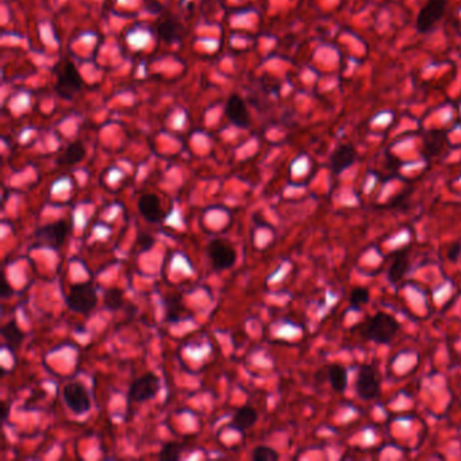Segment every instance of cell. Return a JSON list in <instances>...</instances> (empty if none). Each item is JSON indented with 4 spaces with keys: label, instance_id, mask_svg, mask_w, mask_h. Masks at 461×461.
Listing matches in <instances>:
<instances>
[{
    "label": "cell",
    "instance_id": "cell-1",
    "mask_svg": "<svg viewBox=\"0 0 461 461\" xmlns=\"http://www.w3.org/2000/svg\"><path fill=\"white\" fill-rule=\"evenodd\" d=\"M399 322L386 313H378L362 326V336L366 341L387 343L399 332Z\"/></svg>",
    "mask_w": 461,
    "mask_h": 461
},
{
    "label": "cell",
    "instance_id": "cell-2",
    "mask_svg": "<svg viewBox=\"0 0 461 461\" xmlns=\"http://www.w3.org/2000/svg\"><path fill=\"white\" fill-rule=\"evenodd\" d=\"M65 302L74 313L88 316L97 307V289L90 282L76 283L71 287Z\"/></svg>",
    "mask_w": 461,
    "mask_h": 461
},
{
    "label": "cell",
    "instance_id": "cell-3",
    "mask_svg": "<svg viewBox=\"0 0 461 461\" xmlns=\"http://www.w3.org/2000/svg\"><path fill=\"white\" fill-rule=\"evenodd\" d=\"M83 80L81 74L76 65L71 61H64L58 65L57 70V81H56V92L63 99H72L81 88Z\"/></svg>",
    "mask_w": 461,
    "mask_h": 461
},
{
    "label": "cell",
    "instance_id": "cell-4",
    "mask_svg": "<svg viewBox=\"0 0 461 461\" xmlns=\"http://www.w3.org/2000/svg\"><path fill=\"white\" fill-rule=\"evenodd\" d=\"M71 230V225L65 219H60L57 222L44 225L34 232L35 243H41L44 246H49L53 249L61 248Z\"/></svg>",
    "mask_w": 461,
    "mask_h": 461
},
{
    "label": "cell",
    "instance_id": "cell-5",
    "mask_svg": "<svg viewBox=\"0 0 461 461\" xmlns=\"http://www.w3.org/2000/svg\"><path fill=\"white\" fill-rule=\"evenodd\" d=\"M355 389L359 398L364 401H371L379 396L380 394V382L378 378V372L372 365H362L359 368Z\"/></svg>",
    "mask_w": 461,
    "mask_h": 461
},
{
    "label": "cell",
    "instance_id": "cell-6",
    "mask_svg": "<svg viewBox=\"0 0 461 461\" xmlns=\"http://www.w3.org/2000/svg\"><path fill=\"white\" fill-rule=\"evenodd\" d=\"M207 256L213 267L218 270L229 269L237 261V252L233 246L222 240H214L207 246Z\"/></svg>",
    "mask_w": 461,
    "mask_h": 461
},
{
    "label": "cell",
    "instance_id": "cell-7",
    "mask_svg": "<svg viewBox=\"0 0 461 461\" xmlns=\"http://www.w3.org/2000/svg\"><path fill=\"white\" fill-rule=\"evenodd\" d=\"M63 398L68 409L77 415L88 413L91 409V399L81 383L67 385L63 389Z\"/></svg>",
    "mask_w": 461,
    "mask_h": 461
},
{
    "label": "cell",
    "instance_id": "cell-8",
    "mask_svg": "<svg viewBox=\"0 0 461 461\" xmlns=\"http://www.w3.org/2000/svg\"><path fill=\"white\" fill-rule=\"evenodd\" d=\"M446 4V0H428L418 14L416 30L419 33L430 31L442 18Z\"/></svg>",
    "mask_w": 461,
    "mask_h": 461
},
{
    "label": "cell",
    "instance_id": "cell-9",
    "mask_svg": "<svg viewBox=\"0 0 461 461\" xmlns=\"http://www.w3.org/2000/svg\"><path fill=\"white\" fill-rule=\"evenodd\" d=\"M160 389V379L154 373H146L134 380L129 389V396L133 402H146L153 399Z\"/></svg>",
    "mask_w": 461,
    "mask_h": 461
},
{
    "label": "cell",
    "instance_id": "cell-10",
    "mask_svg": "<svg viewBox=\"0 0 461 461\" xmlns=\"http://www.w3.org/2000/svg\"><path fill=\"white\" fill-rule=\"evenodd\" d=\"M357 159V153L355 147L350 145H341L333 152L330 157V168L333 173L339 175L341 172L348 170L355 164Z\"/></svg>",
    "mask_w": 461,
    "mask_h": 461
},
{
    "label": "cell",
    "instance_id": "cell-11",
    "mask_svg": "<svg viewBox=\"0 0 461 461\" xmlns=\"http://www.w3.org/2000/svg\"><path fill=\"white\" fill-rule=\"evenodd\" d=\"M140 214L150 223H157L163 218L160 197L154 194H145L138 200Z\"/></svg>",
    "mask_w": 461,
    "mask_h": 461
},
{
    "label": "cell",
    "instance_id": "cell-12",
    "mask_svg": "<svg viewBox=\"0 0 461 461\" xmlns=\"http://www.w3.org/2000/svg\"><path fill=\"white\" fill-rule=\"evenodd\" d=\"M226 115L230 121L240 127L249 126V113L246 104L238 95H232L226 103Z\"/></svg>",
    "mask_w": 461,
    "mask_h": 461
},
{
    "label": "cell",
    "instance_id": "cell-13",
    "mask_svg": "<svg viewBox=\"0 0 461 461\" xmlns=\"http://www.w3.org/2000/svg\"><path fill=\"white\" fill-rule=\"evenodd\" d=\"M257 419H259L257 412L250 406H245L236 413L232 423H230V428H234L240 433H243L248 429H250L252 426H254Z\"/></svg>",
    "mask_w": 461,
    "mask_h": 461
},
{
    "label": "cell",
    "instance_id": "cell-14",
    "mask_svg": "<svg viewBox=\"0 0 461 461\" xmlns=\"http://www.w3.org/2000/svg\"><path fill=\"white\" fill-rule=\"evenodd\" d=\"M1 336L6 341V345L10 348V350H15L17 348L21 346L22 341L24 339V333L21 330V327L18 326V323L15 322V319L7 322L3 327H1Z\"/></svg>",
    "mask_w": 461,
    "mask_h": 461
},
{
    "label": "cell",
    "instance_id": "cell-15",
    "mask_svg": "<svg viewBox=\"0 0 461 461\" xmlns=\"http://www.w3.org/2000/svg\"><path fill=\"white\" fill-rule=\"evenodd\" d=\"M409 269V256H407V249H402L396 253L394 263L391 264L389 269V280L392 283H398L403 275Z\"/></svg>",
    "mask_w": 461,
    "mask_h": 461
},
{
    "label": "cell",
    "instance_id": "cell-16",
    "mask_svg": "<svg viewBox=\"0 0 461 461\" xmlns=\"http://www.w3.org/2000/svg\"><path fill=\"white\" fill-rule=\"evenodd\" d=\"M84 157H86V147L81 143L74 141L72 144L67 146V149L64 150V153L58 159V164H61V165H74V164L80 163Z\"/></svg>",
    "mask_w": 461,
    "mask_h": 461
},
{
    "label": "cell",
    "instance_id": "cell-17",
    "mask_svg": "<svg viewBox=\"0 0 461 461\" xmlns=\"http://www.w3.org/2000/svg\"><path fill=\"white\" fill-rule=\"evenodd\" d=\"M329 382L332 389L337 392H343L348 386V372L346 369L340 364H333L329 366L327 373Z\"/></svg>",
    "mask_w": 461,
    "mask_h": 461
},
{
    "label": "cell",
    "instance_id": "cell-18",
    "mask_svg": "<svg viewBox=\"0 0 461 461\" xmlns=\"http://www.w3.org/2000/svg\"><path fill=\"white\" fill-rule=\"evenodd\" d=\"M180 31H181V26L175 19H168V21H164L159 24V34H160L161 40H164L165 42L176 41L177 37L180 35Z\"/></svg>",
    "mask_w": 461,
    "mask_h": 461
},
{
    "label": "cell",
    "instance_id": "cell-19",
    "mask_svg": "<svg viewBox=\"0 0 461 461\" xmlns=\"http://www.w3.org/2000/svg\"><path fill=\"white\" fill-rule=\"evenodd\" d=\"M165 319L168 322H176L180 319L181 313L184 312V306L183 302L179 296H172V298H167L165 302Z\"/></svg>",
    "mask_w": 461,
    "mask_h": 461
},
{
    "label": "cell",
    "instance_id": "cell-20",
    "mask_svg": "<svg viewBox=\"0 0 461 461\" xmlns=\"http://www.w3.org/2000/svg\"><path fill=\"white\" fill-rule=\"evenodd\" d=\"M445 141V136L442 131H430L426 138H425V144H423V147H425V154L426 156H436L441 146L444 144Z\"/></svg>",
    "mask_w": 461,
    "mask_h": 461
},
{
    "label": "cell",
    "instance_id": "cell-21",
    "mask_svg": "<svg viewBox=\"0 0 461 461\" xmlns=\"http://www.w3.org/2000/svg\"><path fill=\"white\" fill-rule=\"evenodd\" d=\"M104 306L111 310H120L123 306V292L120 289H110L104 293Z\"/></svg>",
    "mask_w": 461,
    "mask_h": 461
},
{
    "label": "cell",
    "instance_id": "cell-22",
    "mask_svg": "<svg viewBox=\"0 0 461 461\" xmlns=\"http://www.w3.org/2000/svg\"><path fill=\"white\" fill-rule=\"evenodd\" d=\"M252 459L254 461H276L279 459V453L267 445H259L253 449Z\"/></svg>",
    "mask_w": 461,
    "mask_h": 461
},
{
    "label": "cell",
    "instance_id": "cell-23",
    "mask_svg": "<svg viewBox=\"0 0 461 461\" xmlns=\"http://www.w3.org/2000/svg\"><path fill=\"white\" fill-rule=\"evenodd\" d=\"M180 453H181V448L179 444L176 442H167L161 452H160V459L164 461H176L180 459Z\"/></svg>",
    "mask_w": 461,
    "mask_h": 461
},
{
    "label": "cell",
    "instance_id": "cell-24",
    "mask_svg": "<svg viewBox=\"0 0 461 461\" xmlns=\"http://www.w3.org/2000/svg\"><path fill=\"white\" fill-rule=\"evenodd\" d=\"M368 299H369V291L366 289L357 287V289H353L350 292L349 300H350V305L353 309H359L368 302Z\"/></svg>",
    "mask_w": 461,
    "mask_h": 461
},
{
    "label": "cell",
    "instance_id": "cell-25",
    "mask_svg": "<svg viewBox=\"0 0 461 461\" xmlns=\"http://www.w3.org/2000/svg\"><path fill=\"white\" fill-rule=\"evenodd\" d=\"M138 243H140V246H141V252H147L154 245V238L152 236L144 233V234H141L138 237Z\"/></svg>",
    "mask_w": 461,
    "mask_h": 461
},
{
    "label": "cell",
    "instance_id": "cell-26",
    "mask_svg": "<svg viewBox=\"0 0 461 461\" xmlns=\"http://www.w3.org/2000/svg\"><path fill=\"white\" fill-rule=\"evenodd\" d=\"M460 243H453V245H451V248H449V250H448V260H451V261H456L458 257L460 256Z\"/></svg>",
    "mask_w": 461,
    "mask_h": 461
},
{
    "label": "cell",
    "instance_id": "cell-27",
    "mask_svg": "<svg viewBox=\"0 0 461 461\" xmlns=\"http://www.w3.org/2000/svg\"><path fill=\"white\" fill-rule=\"evenodd\" d=\"M13 295V289H11V286L7 283V280H4L3 282V287H1V293H0V296H1V299H7V298H10Z\"/></svg>",
    "mask_w": 461,
    "mask_h": 461
}]
</instances>
